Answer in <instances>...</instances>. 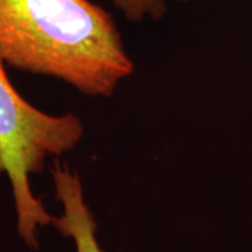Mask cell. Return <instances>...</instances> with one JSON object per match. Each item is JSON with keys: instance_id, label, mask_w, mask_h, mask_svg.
<instances>
[{"instance_id": "3957f363", "label": "cell", "mask_w": 252, "mask_h": 252, "mask_svg": "<svg viewBox=\"0 0 252 252\" xmlns=\"http://www.w3.org/2000/svg\"><path fill=\"white\" fill-rule=\"evenodd\" d=\"M51 175L55 196L62 205V213L52 217L51 225L62 237L72 240L76 252H105L97 238V221L84 198L80 175L61 162L55 164Z\"/></svg>"}, {"instance_id": "7a4b0ae2", "label": "cell", "mask_w": 252, "mask_h": 252, "mask_svg": "<svg viewBox=\"0 0 252 252\" xmlns=\"http://www.w3.org/2000/svg\"><path fill=\"white\" fill-rule=\"evenodd\" d=\"M0 58V175L9 178L16 228L30 250H38V230L52 215L31 189L30 178L46 160L72 152L84 135L81 119L72 112L51 115L30 104L11 84Z\"/></svg>"}, {"instance_id": "277c9868", "label": "cell", "mask_w": 252, "mask_h": 252, "mask_svg": "<svg viewBox=\"0 0 252 252\" xmlns=\"http://www.w3.org/2000/svg\"><path fill=\"white\" fill-rule=\"evenodd\" d=\"M187 3L189 0H175ZM114 4L130 21H142L149 17L160 20L167 11V0H114Z\"/></svg>"}, {"instance_id": "6da1fadb", "label": "cell", "mask_w": 252, "mask_h": 252, "mask_svg": "<svg viewBox=\"0 0 252 252\" xmlns=\"http://www.w3.org/2000/svg\"><path fill=\"white\" fill-rule=\"evenodd\" d=\"M0 58L90 97L135 72L112 16L90 0H0Z\"/></svg>"}]
</instances>
